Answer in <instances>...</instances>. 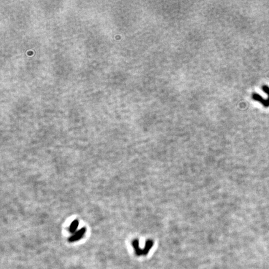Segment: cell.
<instances>
[{
    "label": "cell",
    "instance_id": "6da1fadb",
    "mask_svg": "<svg viewBox=\"0 0 269 269\" xmlns=\"http://www.w3.org/2000/svg\"><path fill=\"white\" fill-rule=\"evenodd\" d=\"M262 89L268 95V99L267 100H263L262 99V97L257 93H253L252 94V99L255 101H258V102H261V103H262V105L264 107H269V87L267 85H263Z\"/></svg>",
    "mask_w": 269,
    "mask_h": 269
},
{
    "label": "cell",
    "instance_id": "7a4b0ae2",
    "mask_svg": "<svg viewBox=\"0 0 269 269\" xmlns=\"http://www.w3.org/2000/svg\"><path fill=\"white\" fill-rule=\"evenodd\" d=\"M85 232H86V228H81L80 230H79L76 233L74 234V235H72L71 238H69V241L71 242H73L80 240L82 238L83 235L85 234Z\"/></svg>",
    "mask_w": 269,
    "mask_h": 269
},
{
    "label": "cell",
    "instance_id": "3957f363",
    "mask_svg": "<svg viewBox=\"0 0 269 269\" xmlns=\"http://www.w3.org/2000/svg\"><path fill=\"white\" fill-rule=\"evenodd\" d=\"M79 222L78 220H74L71 224L69 227V231L72 234H75L77 232V229L78 228Z\"/></svg>",
    "mask_w": 269,
    "mask_h": 269
}]
</instances>
